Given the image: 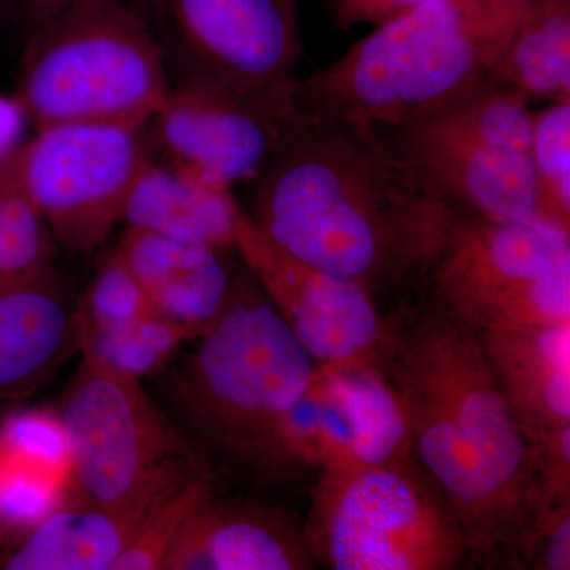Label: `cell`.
<instances>
[{
  "instance_id": "obj_1",
  "label": "cell",
  "mask_w": 570,
  "mask_h": 570,
  "mask_svg": "<svg viewBox=\"0 0 570 570\" xmlns=\"http://www.w3.org/2000/svg\"><path fill=\"white\" fill-rule=\"evenodd\" d=\"M253 183L249 216L268 238L373 295L426 269L459 213L384 134L292 102Z\"/></svg>"
},
{
  "instance_id": "obj_2",
  "label": "cell",
  "mask_w": 570,
  "mask_h": 570,
  "mask_svg": "<svg viewBox=\"0 0 570 570\" xmlns=\"http://www.w3.org/2000/svg\"><path fill=\"white\" fill-rule=\"evenodd\" d=\"M384 371L412 452L459 517L469 553H520L539 497V452L499 392L479 335L441 311L392 326Z\"/></svg>"
},
{
  "instance_id": "obj_3",
  "label": "cell",
  "mask_w": 570,
  "mask_h": 570,
  "mask_svg": "<svg viewBox=\"0 0 570 570\" xmlns=\"http://www.w3.org/2000/svg\"><path fill=\"white\" fill-rule=\"evenodd\" d=\"M491 43L472 0H428L356 41L291 85L296 110L371 127L403 129L487 80Z\"/></svg>"
},
{
  "instance_id": "obj_4",
  "label": "cell",
  "mask_w": 570,
  "mask_h": 570,
  "mask_svg": "<svg viewBox=\"0 0 570 570\" xmlns=\"http://www.w3.org/2000/svg\"><path fill=\"white\" fill-rule=\"evenodd\" d=\"M198 340L176 374L175 406L216 455L261 472L273 426L313 384L316 360L249 273L232 277L223 311Z\"/></svg>"
},
{
  "instance_id": "obj_5",
  "label": "cell",
  "mask_w": 570,
  "mask_h": 570,
  "mask_svg": "<svg viewBox=\"0 0 570 570\" xmlns=\"http://www.w3.org/2000/svg\"><path fill=\"white\" fill-rule=\"evenodd\" d=\"M163 45L127 0H88L29 33L17 100L40 127L148 126L170 96Z\"/></svg>"
},
{
  "instance_id": "obj_6",
  "label": "cell",
  "mask_w": 570,
  "mask_h": 570,
  "mask_svg": "<svg viewBox=\"0 0 570 570\" xmlns=\"http://www.w3.org/2000/svg\"><path fill=\"white\" fill-rule=\"evenodd\" d=\"M303 538L333 570H453L471 557L452 505L417 460L322 469Z\"/></svg>"
},
{
  "instance_id": "obj_7",
  "label": "cell",
  "mask_w": 570,
  "mask_h": 570,
  "mask_svg": "<svg viewBox=\"0 0 570 570\" xmlns=\"http://www.w3.org/2000/svg\"><path fill=\"white\" fill-rule=\"evenodd\" d=\"M81 356L59 415L69 441L71 480L86 502L145 517L205 471L141 381L86 352Z\"/></svg>"
},
{
  "instance_id": "obj_8",
  "label": "cell",
  "mask_w": 570,
  "mask_h": 570,
  "mask_svg": "<svg viewBox=\"0 0 570 570\" xmlns=\"http://www.w3.org/2000/svg\"><path fill=\"white\" fill-rule=\"evenodd\" d=\"M530 100L487 78L422 121L382 132L456 212L491 220L539 216Z\"/></svg>"
},
{
  "instance_id": "obj_9",
  "label": "cell",
  "mask_w": 570,
  "mask_h": 570,
  "mask_svg": "<svg viewBox=\"0 0 570 570\" xmlns=\"http://www.w3.org/2000/svg\"><path fill=\"white\" fill-rule=\"evenodd\" d=\"M426 269L441 313L472 332L570 322V232L543 217L459 212Z\"/></svg>"
},
{
  "instance_id": "obj_10",
  "label": "cell",
  "mask_w": 570,
  "mask_h": 570,
  "mask_svg": "<svg viewBox=\"0 0 570 570\" xmlns=\"http://www.w3.org/2000/svg\"><path fill=\"white\" fill-rule=\"evenodd\" d=\"M146 127L55 124L14 151L22 181L63 249L91 253L122 223L135 184L153 160Z\"/></svg>"
},
{
  "instance_id": "obj_11",
  "label": "cell",
  "mask_w": 570,
  "mask_h": 570,
  "mask_svg": "<svg viewBox=\"0 0 570 570\" xmlns=\"http://www.w3.org/2000/svg\"><path fill=\"white\" fill-rule=\"evenodd\" d=\"M234 249L318 367H384L393 324L366 287L287 253L243 208Z\"/></svg>"
},
{
  "instance_id": "obj_12",
  "label": "cell",
  "mask_w": 570,
  "mask_h": 570,
  "mask_svg": "<svg viewBox=\"0 0 570 570\" xmlns=\"http://www.w3.org/2000/svg\"><path fill=\"white\" fill-rule=\"evenodd\" d=\"M159 18L181 52L186 81L264 100L295 80L298 0H163Z\"/></svg>"
},
{
  "instance_id": "obj_13",
  "label": "cell",
  "mask_w": 570,
  "mask_h": 570,
  "mask_svg": "<svg viewBox=\"0 0 570 570\" xmlns=\"http://www.w3.org/2000/svg\"><path fill=\"white\" fill-rule=\"evenodd\" d=\"M291 105V88L249 100L202 82L171 89L154 116L156 140L178 170L224 189L253 183L268 163Z\"/></svg>"
},
{
  "instance_id": "obj_14",
  "label": "cell",
  "mask_w": 570,
  "mask_h": 570,
  "mask_svg": "<svg viewBox=\"0 0 570 570\" xmlns=\"http://www.w3.org/2000/svg\"><path fill=\"white\" fill-rule=\"evenodd\" d=\"M75 313L55 266L0 279V403L32 395L78 348Z\"/></svg>"
},
{
  "instance_id": "obj_15",
  "label": "cell",
  "mask_w": 570,
  "mask_h": 570,
  "mask_svg": "<svg viewBox=\"0 0 570 570\" xmlns=\"http://www.w3.org/2000/svg\"><path fill=\"white\" fill-rule=\"evenodd\" d=\"M499 392L534 448L570 426V322L478 333Z\"/></svg>"
},
{
  "instance_id": "obj_16",
  "label": "cell",
  "mask_w": 570,
  "mask_h": 570,
  "mask_svg": "<svg viewBox=\"0 0 570 570\" xmlns=\"http://www.w3.org/2000/svg\"><path fill=\"white\" fill-rule=\"evenodd\" d=\"M314 568L303 530L265 505L212 498L194 513L164 570H305Z\"/></svg>"
},
{
  "instance_id": "obj_17",
  "label": "cell",
  "mask_w": 570,
  "mask_h": 570,
  "mask_svg": "<svg viewBox=\"0 0 570 570\" xmlns=\"http://www.w3.org/2000/svg\"><path fill=\"white\" fill-rule=\"evenodd\" d=\"M116 250L156 309L181 326L189 340L200 337L216 322L232 284L224 250L132 227Z\"/></svg>"
},
{
  "instance_id": "obj_18",
  "label": "cell",
  "mask_w": 570,
  "mask_h": 570,
  "mask_svg": "<svg viewBox=\"0 0 570 570\" xmlns=\"http://www.w3.org/2000/svg\"><path fill=\"white\" fill-rule=\"evenodd\" d=\"M239 212L230 189L151 160L127 200L122 223L176 242L227 250L234 249Z\"/></svg>"
},
{
  "instance_id": "obj_19",
  "label": "cell",
  "mask_w": 570,
  "mask_h": 570,
  "mask_svg": "<svg viewBox=\"0 0 570 570\" xmlns=\"http://www.w3.org/2000/svg\"><path fill=\"white\" fill-rule=\"evenodd\" d=\"M145 517L91 502L52 510L3 561L7 570H111Z\"/></svg>"
},
{
  "instance_id": "obj_20",
  "label": "cell",
  "mask_w": 570,
  "mask_h": 570,
  "mask_svg": "<svg viewBox=\"0 0 570 570\" xmlns=\"http://www.w3.org/2000/svg\"><path fill=\"white\" fill-rule=\"evenodd\" d=\"M354 428L346 401L326 371L284 412L266 444L261 474L288 475L354 460Z\"/></svg>"
},
{
  "instance_id": "obj_21",
  "label": "cell",
  "mask_w": 570,
  "mask_h": 570,
  "mask_svg": "<svg viewBox=\"0 0 570 570\" xmlns=\"http://www.w3.org/2000/svg\"><path fill=\"white\" fill-rule=\"evenodd\" d=\"M487 78L532 100H570V0H542L510 33Z\"/></svg>"
},
{
  "instance_id": "obj_22",
  "label": "cell",
  "mask_w": 570,
  "mask_h": 570,
  "mask_svg": "<svg viewBox=\"0 0 570 570\" xmlns=\"http://www.w3.org/2000/svg\"><path fill=\"white\" fill-rule=\"evenodd\" d=\"M321 370L332 376L346 401L355 461L385 464L415 459L406 412L384 367L356 363Z\"/></svg>"
},
{
  "instance_id": "obj_23",
  "label": "cell",
  "mask_w": 570,
  "mask_h": 570,
  "mask_svg": "<svg viewBox=\"0 0 570 570\" xmlns=\"http://www.w3.org/2000/svg\"><path fill=\"white\" fill-rule=\"evenodd\" d=\"M75 318L78 348L137 381L159 373L189 340L181 326L160 313L116 321H91L75 313Z\"/></svg>"
},
{
  "instance_id": "obj_24",
  "label": "cell",
  "mask_w": 570,
  "mask_h": 570,
  "mask_svg": "<svg viewBox=\"0 0 570 570\" xmlns=\"http://www.w3.org/2000/svg\"><path fill=\"white\" fill-rule=\"evenodd\" d=\"M56 242L22 181L14 153L0 163V279L52 266Z\"/></svg>"
},
{
  "instance_id": "obj_25",
  "label": "cell",
  "mask_w": 570,
  "mask_h": 570,
  "mask_svg": "<svg viewBox=\"0 0 570 570\" xmlns=\"http://www.w3.org/2000/svg\"><path fill=\"white\" fill-rule=\"evenodd\" d=\"M530 157L539 216L570 232V100L534 111Z\"/></svg>"
},
{
  "instance_id": "obj_26",
  "label": "cell",
  "mask_w": 570,
  "mask_h": 570,
  "mask_svg": "<svg viewBox=\"0 0 570 570\" xmlns=\"http://www.w3.org/2000/svg\"><path fill=\"white\" fill-rule=\"evenodd\" d=\"M213 494L208 474L202 472L160 499L138 524L111 570H164L187 521Z\"/></svg>"
},
{
  "instance_id": "obj_27",
  "label": "cell",
  "mask_w": 570,
  "mask_h": 570,
  "mask_svg": "<svg viewBox=\"0 0 570 570\" xmlns=\"http://www.w3.org/2000/svg\"><path fill=\"white\" fill-rule=\"evenodd\" d=\"M519 554L530 569H570V502L535 517Z\"/></svg>"
},
{
  "instance_id": "obj_28",
  "label": "cell",
  "mask_w": 570,
  "mask_h": 570,
  "mask_svg": "<svg viewBox=\"0 0 570 570\" xmlns=\"http://www.w3.org/2000/svg\"><path fill=\"white\" fill-rule=\"evenodd\" d=\"M540 2L542 0H472V3L478 7L480 14H482L487 32H489L491 62L497 59L499 52L508 43L510 33L523 20L524 14L530 13Z\"/></svg>"
},
{
  "instance_id": "obj_29",
  "label": "cell",
  "mask_w": 570,
  "mask_h": 570,
  "mask_svg": "<svg viewBox=\"0 0 570 570\" xmlns=\"http://www.w3.org/2000/svg\"><path fill=\"white\" fill-rule=\"evenodd\" d=\"M425 2L428 0H328L337 24L346 29L381 24Z\"/></svg>"
},
{
  "instance_id": "obj_30",
  "label": "cell",
  "mask_w": 570,
  "mask_h": 570,
  "mask_svg": "<svg viewBox=\"0 0 570 570\" xmlns=\"http://www.w3.org/2000/svg\"><path fill=\"white\" fill-rule=\"evenodd\" d=\"M82 2H88V0H11V3H13L14 22L29 33L36 31L37 28L50 21L51 18H55L61 11ZM127 2L134 3L135 7L142 10L138 0H127ZM142 2L151 6L157 11V17H159L163 0H142Z\"/></svg>"
},
{
  "instance_id": "obj_31",
  "label": "cell",
  "mask_w": 570,
  "mask_h": 570,
  "mask_svg": "<svg viewBox=\"0 0 570 570\" xmlns=\"http://www.w3.org/2000/svg\"><path fill=\"white\" fill-rule=\"evenodd\" d=\"M24 110L17 97L0 96V163L20 148L22 129H24Z\"/></svg>"
},
{
  "instance_id": "obj_32",
  "label": "cell",
  "mask_w": 570,
  "mask_h": 570,
  "mask_svg": "<svg viewBox=\"0 0 570 570\" xmlns=\"http://www.w3.org/2000/svg\"><path fill=\"white\" fill-rule=\"evenodd\" d=\"M14 22L13 3L11 0H0V26Z\"/></svg>"
},
{
  "instance_id": "obj_33",
  "label": "cell",
  "mask_w": 570,
  "mask_h": 570,
  "mask_svg": "<svg viewBox=\"0 0 570 570\" xmlns=\"http://www.w3.org/2000/svg\"><path fill=\"white\" fill-rule=\"evenodd\" d=\"M6 517H3L2 508H0V532H2L3 524H6Z\"/></svg>"
}]
</instances>
